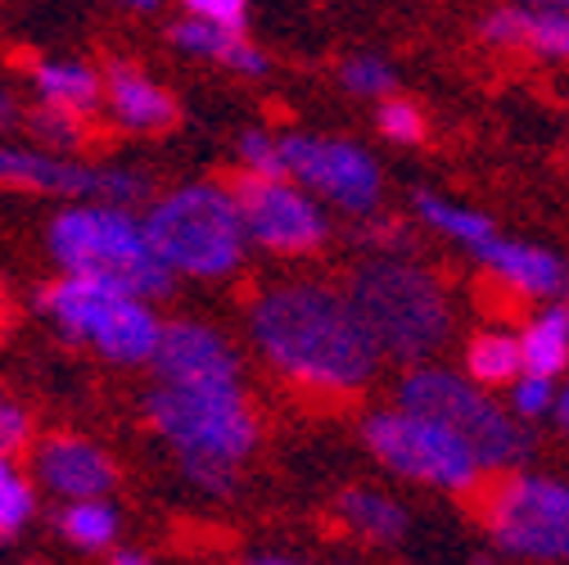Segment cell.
<instances>
[{
  "label": "cell",
  "mask_w": 569,
  "mask_h": 565,
  "mask_svg": "<svg viewBox=\"0 0 569 565\" xmlns=\"http://www.w3.org/2000/svg\"><path fill=\"white\" fill-rule=\"evenodd\" d=\"M492 543L529 561H569V484L547 475H502L479 493Z\"/></svg>",
  "instance_id": "8"
},
{
  "label": "cell",
  "mask_w": 569,
  "mask_h": 565,
  "mask_svg": "<svg viewBox=\"0 0 569 565\" xmlns=\"http://www.w3.org/2000/svg\"><path fill=\"white\" fill-rule=\"evenodd\" d=\"M32 131L41 136V146H46V150H73L78 140H82V113L41 105V109L32 113Z\"/></svg>",
  "instance_id": "28"
},
{
  "label": "cell",
  "mask_w": 569,
  "mask_h": 565,
  "mask_svg": "<svg viewBox=\"0 0 569 565\" xmlns=\"http://www.w3.org/2000/svg\"><path fill=\"white\" fill-rule=\"evenodd\" d=\"M37 512V493L32 484H23L19 475L0 479V538H14Z\"/></svg>",
  "instance_id": "30"
},
{
  "label": "cell",
  "mask_w": 569,
  "mask_h": 565,
  "mask_svg": "<svg viewBox=\"0 0 569 565\" xmlns=\"http://www.w3.org/2000/svg\"><path fill=\"white\" fill-rule=\"evenodd\" d=\"M416 214L425 218V227L443 231L448 240L466 245L470 254L497 236V227H492L483 214H475V208H461V204H452V199H443V195H430V190L416 195Z\"/></svg>",
  "instance_id": "23"
},
{
  "label": "cell",
  "mask_w": 569,
  "mask_h": 565,
  "mask_svg": "<svg viewBox=\"0 0 569 565\" xmlns=\"http://www.w3.org/2000/svg\"><path fill=\"white\" fill-rule=\"evenodd\" d=\"M376 127L393 146H420L425 140V113L402 96H385V105L376 109Z\"/></svg>",
  "instance_id": "26"
},
{
  "label": "cell",
  "mask_w": 569,
  "mask_h": 565,
  "mask_svg": "<svg viewBox=\"0 0 569 565\" xmlns=\"http://www.w3.org/2000/svg\"><path fill=\"white\" fill-rule=\"evenodd\" d=\"M236 199L249 227V240H258L271 254H312L326 245V218L308 190H299L295 177H258L244 172L236 181Z\"/></svg>",
  "instance_id": "10"
},
{
  "label": "cell",
  "mask_w": 569,
  "mask_h": 565,
  "mask_svg": "<svg viewBox=\"0 0 569 565\" xmlns=\"http://www.w3.org/2000/svg\"><path fill=\"white\" fill-rule=\"evenodd\" d=\"M172 46L186 50V54L222 63V68H231V73H249V78H262L267 73V54L244 32L222 28V23H212V19L186 14L181 23H172Z\"/></svg>",
  "instance_id": "18"
},
{
  "label": "cell",
  "mask_w": 569,
  "mask_h": 565,
  "mask_svg": "<svg viewBox=\"0 0 569 565\" xmlns=\"http://www.w3.org/2000/svg\"><path fill=\"white\" fill-rule=\"evenodd\" d=\"M104 91H109L113 122L127 127V131L150 136V131H168L177 122V100L146 73V68H136V63H122V59L109 63Z\"/></svg>",
  "instance_id": "16"
},
{
  "label": "cell",
  "mask_w": 569,
  "mask_h": 565,
  "mask_svg": "<svg viewBox=\"0 0 569 565\" xmlns=\"http://www.w3.org/2000/svg\"><path fill=\"white\" fill-rule=\"evenodd\" d=\"M520 348H525V371H538V376H560L569 367V304L556 299L547 304L520 335Z\"/></svg>",
  "instance_id": "20"
},
{
  "label": "cell",
  "mask_w": 569,
  "mask_h": 565,
  "mask_svg": "<svg viewBox=\"0 0 569 565\" xmlns=\"http://www.w3.org/2000/svg\"><path fill=\"white\" fill-rule=\"evenodd\" d=\"M146 231L172 271L203 276V280L236 271L249 245V227H244L236 190H222L212 181H194L159 199L146 218Z\"/></svg>",
  "instance_id": "5"
},
{
  "label": "cell",
  "mask_w": 569,
  "mask_h": 565,
  "mask_svg": "<svg viewBox=\"0 0 569 565\" xmlns=\"http://www.w3.org/2000/svg\"><path fill=\"white\" fill-rule=\"evenodd\" d=\"M14 470H10V462H6V453H0V479H10Z\"/></svg>",
  "instance_id": "39"
},
{
  "label": "cell",
  "mask_w": 569,
  "mask_h": 565,
  "mask_svg": "<svg viewBox=\"0 0 569 565\" xmlns=\"http://www.w3.org/2000/svg\"><path fill=\"white\" fill-rule=\"evenodd\" d=\"M348 299L362 313V321L371 326L380 353L402 363H420L425 353H435L448 339L452 313H448V295L439 280L402 262L393 254L362 262L348 276Z\"/></svg>",
  "instance_id": "2"
},
{
  "label": "cell",
  "mask_w": 569,
  "mask_h": 565,
  "mask_svg": "<svg viewBox=\"0 0 569 565\" xmlns=\"http://www.w3.org/2000/svg\"><path fill=\"white\" fill-rule=\"evenodd\" d=\"M109 565H154V561H150V552H136V547H118V552L109 556Z\"/></svg>",
  "instance_id": "33"
},
{
  "label": "cell",
  "mask_w": 569,
  "mask_h": 565,
  "mask_svg": "<svg viewBox=\"0 0 569 565\" xmlns=\"http://www.w3.org/2000/svg\"><path fill=\"white\" fill-rule=\"evenodd\" d=\"M466 371L475 385H511L525 371V348L520 335L507 330H483L466 344Z\"/></svg>",
  "instance_id": "22"
},
{
  "label": "cell",
  "mask_w": 569,
  "mask_h": 565,
  "mask_svg": "<svg viewBox=\"0 0 569 565\" xmlns=\"http://www.w3.org/2000/svg\"><path fill=\"white\" fill-rule=\"evenodd\" d=\"M249 330L280 376L321 394L362 389L380 367V344L348 290H330L321 280L267 290L249 313Z\"/></svg>",
  "instance_id": "1"
},
{
  "label": "cell",
  "mask_w": 569,
  "mask_h": 565,
  "mask_svg": "<svg viewBox=\"0 0 569 565\" xmlns=\"http://www.w3.org/2000/svg\"><path fill=\"white\" fill-rule=\"evenodd\" d=\"M50 254L68 271L118 280V286L146 295V299H163L172 290V276H177L159 258V249L150 245L146 222H136L122 204L63 208L50 227Z\"/></svg>",
  "instance_id": "3"
},
{
  "label": "cell",
  "mask_w": 569,
  "mask_h": 565,
  "mask_svg": "<svg viewBox=\"0 0 569 565\" xmlns=\"http://www.w3.org/2000/svg\"><path fill=\"white\" fill-rule=\"evenodd\" d=\"M339 78H343V87L352 96H393V87H398V73L380 54H352L339 68Z\"/></svg>",
  "instance_id": "25"
},
{
  "label": "cell",
  "mask_w": 569,
  "mask_h": 565,
  "mask_svg": "<svg viewBox=\"0 0 569 565\" xmlns=\"http://www.w3.org/2000/svg\"><path fill=\"white\" fill-rule=\"evenodd\" d=\"M556 420H560V430H569V385L560 389V398H556V412H551Z\"/></svg>",
  "instance_id": "35"
},
{
  "label": "cell",
  "mask_w": 569,
  "mask_h": 565,
  "mask_svg": "<svg viewBox=\"0 0 569 565\" xmlns=\"http://www.w3.org/2000/svg\"><path fill=\"white\" fill-rule=\"evenodd\" d=\"M37 304L54 317V326L68 339L91 344L109 363H150L163 339V321L154 317L146 295H136L104 276L68 271L50 280Z\"/></svg>",
  "instance_id": "4"
},
{
  "label": "cell",
  "mask_w": 569,
  "mask_h": 565,
  "mask_svg": "<svg viewBox=\"0 0 569 565\" xmlns=\"http://www.w3.org/2000/svg\"><path fill=\"white\" fill-rule=\"evenodd\" d=\"M240 159H244V172L290 177V168H284V150H280V136H271V131H244L240 136Z\"/></svg>",
  "instance_id": "29"
},
{
  "label": "cell",
  "mask_w": 569,
  "mask_h": 565,
  "mask_svg": "<svg viewBox=\"0 0 569 565\" xmlns=\"http://www.w3.org/2000/svg\"><path fill=\"white\" fill-rule=\"evenodd\" d=\"M150 426L181 453V462L240 466L258 448V416L240 380L218 385H154L146 398Z\"/></svg>",
  "instance_id": "6"
},
{
  "label": "cell",
  "mask_w": 569,
  "mask_h": 565,
  "mask_svg": "<svg viewBox=\"0 0 569 565\" xmlns=\"http://www.w3.org/2000/svg\"><path fill=\"white\" fill-rule=\"evenodd\" d=\"M10 122H14V100L6 87H0V127H10Z\"/></svg>",
  "instance_id": "36"
},
{
  "label": "cell",
  "mask_w": 569,
  "mask_h": 565,
  "mask_svg": "<svg viewBox=\"0 0 569 565\" xmlns=\"http://www.w3.org/2000/svg\"><path fill=\"white\" fill-rule=\"evenodd\" d=\"M59 529L68 543H78L87 552H100L118 538V512L100 498H78V503H68L63 516H59Z\"/></svg>",
  "instance_id": "24"
},
{
  "label": "cell",
  "mask_w": 569,
  "mask_h": 565,
  "mask_svg": "<svg viewBox=\"0 0 569 565\" xmlns=\"http://www.w3.org/2000/svg\"><path fill=\"white\" fill-rule=\"evenodd\" d=\"M181 6L194 19H212V23L236 28V32H244V19H249V0H181Z\"/></svg>",
  "instance_id": "31"
},
{
  "label": "cell",
  "mask_w": 569,
  "mask_h": 565,
  "mask_svg": "<svg viewBox=\"0 0 569 565\" xmlns=\"http://www.w3.org/2000/svg\"><path fill=\"white\" fill-rule=\"evenodd\" d=\"M483 41L488 46H520L538 59H569V10H547V6H507L483 19Z\"/></svg>",
  "instance_id": "17"
},
{
  "label": "cell",
  "mask_w": 569,
  "mask_h": 565,
  "mask_svg": "<svg viewBox=\"0 0 569 565\" xmlns=\"http://www.w3.org/2000/svg\"><path fill=\"white\" fill-rule=\"evenodd\" d=\"M244 565H299V561H290V556H249Z\"/></svg>",
  "instance_id": "37"
},
{
  "label": "cell",
  "mask_w": 569,
  "mask_h": 565,
  "mask_svg": "<svg viewBox=\"0 0 569 565\" xmlns=\"http://www.w3.org/2000/svg\"><path fill=\"white\" fill-rule=\"evenodd\" d=\"M339 521L367 543H398L407 534V512L376 488H348L339 498Z\"/></svg>",
  "instance_id": "21"
},
{
  "label": "cell",
  "mask_w": 569,
  "mask_h": 565,
  "mask_svg": "<svg viewBox=\"0 0 569 565\" xmlns=\"http://www.w3.org/2000/svg\"><path fill=\"white\" fill-rule=\"evenodd\" d=\"M398 403L411 412L435 416L439 426H448L457 439L470 444V453L479 457V466H516L529 453L525 430L516 426V416L497 407L475 380L443 371V367H416L402 385H398Z\"/></svg>",
  "instance_id": "7"
},
{
  "label": "cell",
  "mask_w": 569,
  "mask_h": 565,
  "mask_svg": "<svg viewBox=\"0 0 569 565\" xmlns=\"http://www.w3.org/2000/svg\"><path fill=\"white\" fill-rule=\"evenodd\" d=\"M475 258L502 280V286H511L516 295H529V299H560L569 290V267L538 249V245H520V240H502L492 236L488 245L475 249Z\"/></svg>",
  "instance_id": "15"
},
{
  "label": "cell",
  "mask_w": 569,
  "mask_h": 565,
  "mask_svg": "<svg viewBox=\"0 0 569 565\" xmlns=\"http://www.w3.org/2000/svg\"><path fill=\"white\" fill-rule=\"evenodd\" d=\"M32 87L41 96V105H54V109H73V113H91L100 105V91H104V78H96L87 63H37L32 68Z\"/></svg>",
  "instance_id": "19"
},
{
  "label": "cell",
  "mask_w": 569,
  "mask_h": 565,
  "mask_svg": "<svg viewBox=\"0 0 569 565\" xmlns=\"http://www.w3.org/2000/svg\"><path fill=\"white\" fill-rule=\"evenodd\" d=\"M154 376L163 385H218V380H240V358L227 344V335H218L203 321H172L163 326V339L150 358Z\"/></svg>",
  "instance_id": "13"
},
{
  "label": "cell",
  "mask_w": 569,
  "mask_h": 565,
  "mask_svg": "<svg viewBox=\"0 0 569 565\" xmlns=\"http://www.w3.org/2000/svg\"><path fill=\"white\" fill-rule=\"evenodd\" d=\"M28 435H32V420H28V412L14 403V398H6L0 394V453H19L23 444H28Z\"/></svg>",
  "instance_id": "32"
},
{
  "label": "cell",
  "mask_w": 569,
  "mask_h": 565,
  "mask_svg": "<svg viewBox=\"0 0 569 565\" xmlns=\"http://www.w3.org/2000/svg\"><path fill=\"white\" fill-rule=\"evenodd\" d=\"M507 389H511V412L525 416V420L556 412V398H560L556 394V376H538V371H520Z\"/></svg>",
  "instance_id": "27"
},
{
  "label": "cell",
  "mask_w": 569,
  "mask_h": 565,
  "mask_svg": "<svg viewBox=\"0 0 569 565\" xmlns=\"http://www.w3.org/2000/svg\"><path fill=\"white\" fill-rule=\"evenodd\" d=\"M0 186L10 190H37V195H73V199H100V204H131L150 186L140 172L127 168H91L68 163L50 150H0Z\"/></svg>",
  "instance_id": "12"
},
{
  "label": "cell",
  "mask_w": 569,
  "mask_h": 565,
  "mask_svg": "<svg viewBox=\"0 0 569 565\" xmlns=\"http://www.w3.org/2000/svg\"><path fill=\"white\" fill-rule=\"evenodd\" d=\"M37 475L50 493L59 498L78 503V498H104L113 488L118 470H113V457L82 439V435H50L41 448H37Z\"/></svg>",
  "instance_id": "14"
},
{
  "label": "cell",
  "mask_w": 569,
  "mask_h": 565,
  "mask_svg": "<svg viewBox=\"0 0 569 565\" xmlns=\"http://www.w3.org/2000/svg\"><path fill=\"white\" fill-rule=\"evenodd\" d=\"M367 448L402 479L416 484H435V488H452L466 493L479 479V457L470 453L466 439H457L448 426H439L435 416L398 407V412H376L367 416Z\"/></svg>",
  "instance_id": "9"
},
{
  "label": "cell",
  "mask_w": 569,
  "mask_h": 565,
  "mask_svg": "<svg viewBox=\"0 0 569 565\" xmlns=\"http://www.w3.org/2000/svg\"><path fill=\"white\" fill-rule=\"evenodd\" d=\"M113 6H122V10H131V14H154L163 0H113Z\"/></svg>",
  "instance_id": "34"
},
{
  "label": "cell",
  "mask_w": 569,
  "mask_h": 565,
  "mask_svg": "<svg viewBox=\"0 0 569 565\" xmlns=\"http://www.w3.org/2000/svg\"><path fill=\"white\" fill-rule=\"evenodd\" d=\"M525 6H547V10H569V0H525Z\"/></svg>",
  "instance_id": "38"
},
{
  "label": "cell",
  "mask_w": 569,
  "mask_h": 565,
  "mask_svg": "<svg viewBox=\"0 0 569 565\" xmlns=\"http://www.w3.org/2000/svg\"><path fill=\"white\" fill-rule=\"evenodd\" d=\"M284 168L290 177L321 199L339 204L343 214H371L380 204V168L367 150L352 140H330V136H280Z\"/></svg>",
  "instance_id": "11"
}]
</instances>
